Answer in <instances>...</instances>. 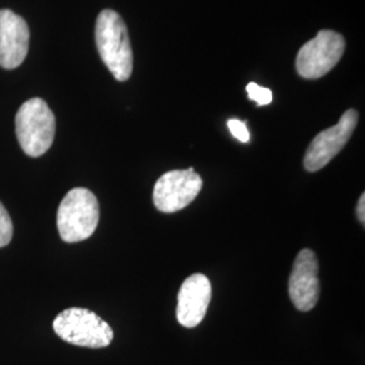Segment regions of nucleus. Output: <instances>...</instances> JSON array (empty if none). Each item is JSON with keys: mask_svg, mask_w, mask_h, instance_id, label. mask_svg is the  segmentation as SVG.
Segmentation results:
<instances>
[{"mask_svg": "<svg viewBox=\"0 0 365 365\" xmlns=\"http://www.w3.org/2000/svg\"><path fill=\"white\" fill-rule=\"evenodd\" d=\"M96 48L102 61L118 81L129 80L133 73V49L128 27L122 16L110 9L98 15L95 26Z\"/></svg>", "mask_w": 365, "mask_h": 365, "instance_id": "1", "label": "nucleus"}, {"mask_svg": "<svg viewBox=\"0 0 365 365\" xmlns=\"http://www.w3.org/2000/svg\"><path fill=\"white\" fill-rule=\"evenodd\" d=\"M15 133L27 156H42L51 149L56 135V118L43 99L33 98L19 107Z\"/></svg>", "mask_w": 365, "mask_h": 365, "instance_id": "2", "label": "nucleus"}, {"mask_svg": "<svg viewBox=\"0 0 365 365\" xmlns=\"http://www.w3.org/2000/svg\"><path fill=\"white\" fill-rule=\"evenodd\" d=\"M99 223V202L87 188L71 190L57 211V229L68 244L90 238Z\"/></svg>", "mask_w": 365, "mask_h": 365, "instance_id": "3", "label": "nucleus"}, {"mask_svg": "<svg viewBox=\"0 0 365 365\" xmlns=\"http://www.w3.org/2000/svg\"><path fill=\"white\" fill-rule=\"evenodd\" d=\"M53 330L68 344L91 349L106 348L114 339V331L105 319L81 307H71L58 314L53 321Z\"/></svg>", "mask_w": 365, "mask_h": 365, "instance_id": "4", "label": "nucleus"}, {"mask_svg": "<svg viewBox=\"0 0 365 365\" xmlns=\"http://www.w3.org/2000/svg\"><path fill=\"white\" fill-rule=\"evenodd\" d=\"M345 45V38L337 31L321 30L317 37L300 48L295 61L299 76L315 80L327 75L339 64Z\"/></svg>", "mask_w": 365, "mask_h": 365, "instance_id": "5", "label": "nucleus"}, {"mask_svg": "<svg viewBox=\"0 0 365 365\" xmlns=\"http://www.w3.org/2000/svg\"><path fill=\"white\" fill-rule=\"evenodd\" d=\"M203 187L194 168L170 170L160 176L153 188V203L161 212L172 214L190 206Z\"/></svg>", "mask_w": 365, "mask_h": 365, "instance_id": "6", "label": "nucleus"}, {"mask_svg": "<svg viewBox=\"0 0 365 365\" xmlns=\"http://www.w3.org/2000/svg\"><path fill=\"white\" fill-rule=\"evenodd\" d=\"M357 123L359 113L351 108L342 114L337 125L321 131L306 150V155L303 158L304 170L317 172L327 167V164L344 149V146L348 144Z\"/></svg>", "mask_w": 365, "mask_h": 365, "instance_id": "7", "label": "nucleus"}, {"mask_svg": "<svg viewBox=\"0 0 365 365\" xmlns=\"http://www.w3.org/2000/svg\"><path fill=\"white\" fill-rule=\"evenodd\" d=\"M319 264L312 249H302L294 261L288 280L291 302L299 312H310L319 299Z\"/></svg>", "mask_w": 365, "mask_h": 365, "instance_id": "8", "label": "nucleus"}, {"mask_svg": "<svg viewBox=\"0 0 365 365\" xmlns=\"http://www.w3.org/2000/svg\"><path fill=\"white\" fill-rule=\"evenodd\" d=\"M29 42L26 21L11 10H0V66L14 69L21 66L26 58Z\"/></svg>", "mask_w": 365, "mask_h": 365, "instance_id": "9", "label": "nucleus"}, {"mask_svg": "<svg viewBox=\"0 0 365 365\" xmlns=\"http://www.w3.org/2000/svg\"><path fill=\"white\" fill-rule=\"evenodd\" d=\"M211 302V283L202 274H191L182 282L178 295L176 317L184 327H195L205 319Z\"/></svg>", "mask_w": 365, "mask_h": 365, "instance_id": "10", "label": "nucleus"}, {"mask_svg": "<svg viewBox=\"0 0 365 365\" xmlns=\"http://www.w3.org/2000/svg\"><path fill=\"white\" fill-rule=\"evenodd\" d=\"M13 221L9 211L0 202V248L7 247L13 240Z\"/></svg>", "mask_w": 365, "mask_h": 365, "instance_id": "11", "label": "nucleus"}, {"mask_svg": "<svg viewBox=\"0 0 365 365\" xmlns=\"http://www.w3.org/2000/svg\"><path fill=\"white\" fill-rule=\"evenodd\" d=\"M247 92H248L249 99L255 101L259 107L269 105L274 99V93L269 88L261 87L256 83H249L247 86Z\"/></svg>", "mask_w": 365, "mask_h": 365, "instance_id": "12", "label": "nucleus"}, {"mask_svg": "<svg viewBox=\"0 0 365 365\" xmlns=\"http://www.w3.org/2000/svg\"><path fill=\"white\" fill-rule=\"evenodd\" d=\"M227 128L232 133V135L237 138L241 143H248L250 140V134H249L247 123L240 120V119H229L227 120Z\"/></svg>", "mask_w": 365, "mask_h": 365, "instance_id": "13", "label": "nucleus"}, {"mask_svg": "<svg viewBox=\"0 0 365 365\" xmlns=\"http://www.w3.org/2000/svg\"><path fill=\"white\" fill-rule=\"evenodd\" d=\"M357 218H359V221L361 222L363 225L365 223V195L360 196V199H359V203H357Z\"/></svg>", "mask_w": 365, "mask_h": 365, "instance_id": "14", "label": "nucleus"}]
</instances>
